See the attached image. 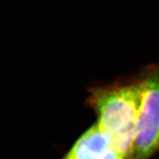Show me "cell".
Returning a JSON list of instances; mask_svg holds the SVG:
<instances>
[{
  "label": "cell",
  "instance_id": "6da1fadb",
  "mask_svg": "<svg viewBox=\"0 0 159 159\" xmlns=\"http://www.w3.org/2000/svg\"><path fill=\"white\" fill-rule=\"evenodd\" d=\"M88 103L96 115V125L128 157L141 106L139 81L91 89Z\"/></svg>",
  "mask_w": 159,
  "mask_h": 159
},
{
  "label": "cell",
  "instance_id": "7a4b0ae2",
  "mask_svg": "<svg viewBox=\"0 0 159 159\" xmlns=\"http://www.w3.org/2000/svg\"><path fill=\"white\" fill-rule=\"evenodd\" d=\"M141 106L135 137L126 159H149L159 152V64L139 79Z\"/></svg>",
  "mask_w": 159,
  "mask_h": 159
},
{
  "label": "cell",
  "instance_id": "3957f363",
  "mask_svg": "<svg viewBox=\"0 0 159 159\" xmlns=\"http://www.w3.org/2000/svg\"><path fill=\"white\" fill-rule=\"evenodd\" d=\"M126 158L95 123L77 139L62 159Z\"/></svg>",
  "mask_w": 159,
  "mask_h": 159
}]
</instances>
